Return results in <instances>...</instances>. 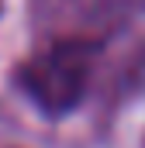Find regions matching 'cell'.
<instances>
[{"instance_id":"obj_1","label":"cell","mask_w":145,"mask_h":148,"mask_svg":"<svg viewBox=\"0 0 145 148\" xmlns=\"http://www.w3.org/2000/svg\"><path fill=\"white\" fill-rule=\"evenodd\" d=\"M90 59L93 48L83 41H62L52 45L48 52L35 55L21 69V86L48 114H66L79 103L90 76Z\"/></svg>"}]
</instances>
